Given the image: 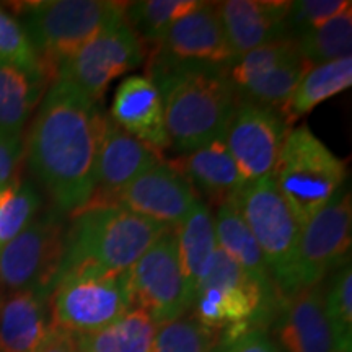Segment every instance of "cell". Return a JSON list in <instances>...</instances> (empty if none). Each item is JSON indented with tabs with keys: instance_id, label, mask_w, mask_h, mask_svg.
I'll return each instance as SVG.
<instances>
[{
	"instance_id": "obj_1",
	"label": "cell",
	"mask_w": 352,
	"mask_h": 352,
	"mask_svg": "<svg viewBox=\"0 0 352 352\" xmlns=\"http://www.w3.org/2000/svg\"><path fill=\"white\" fill-rule=\"evenodd\" d=\"M104 116L98 103L69 82L47 87L23 145L30 170L59 214L90 201Z\"/></svg>"
},
{
	"instance_id": "obj_2",
	"label": "cell",
	"mask_w": 352,
	"mask_h": 352,
	"mask_svg": "<svg viewBox=\"0 0 352 352\" xmlns=\"http://www.w3.org/2000/svg\"><path fill=\"white\" fill-rule=\"evenodd\" d=\"M227 70L151 60L147 77L160 91L170 144L178 152L223 139L236 104Z\"/></svg>"
},
{
	"instance_id": "obj_3",
	"label": "cell",
	"mask_w": 352,
	"mask_h": 352,
	"mask_svg": "<svg viewBox=\"0 0 352 352\" xmlns=\"http://www.w3.org/2000/svg\"><path fill=\"white\" fill-rule=\"evenodd\" d=\"M65 230L59 274L94 271L122 274L158 240L166 228L121 206H87L72 214Z\"/></svg>"
},
{
	"instance_id": "obj_4",
	"label": "cell",
	"mask_w": 352,
	"mask_h": 352,
	"mask_svg": "<svg viewBox=\"0 0 352 352\" xmlns=\"http://www.w3.org/2000/svg\"><path fill=\"white\" fill-rule=\"evenodd\" d=\"M126 3L109 0H43L20 3V23L51 83L59 67L101 30L124 19Z\"/></svg>"
},
{
	"instance_id": "obj_5",
	"label": "cell",
	"mask_w": 352,
	"mask_h": 352,
	"mask_svg": "<svg viewBox=\"0 0 352 352\" xmlns=\"http://www.w3.org/2000/svg\"><path fill=\"white\" fill-rule=\"evenodd\" d=\"M279 296L277 290L261 287L217 246L197 287L192 315L222 336L250 328L267 329Z\"/></svg>"
},
{
	"instance_id": "obj_6",
	"label": "cell",
	"mask_w": 352,
	"mask_h": 352,
	"mask_svg": "<svg viewBox=\"0 0 352 352\" xmlns=\"http://www.w3.org/2000/svg\"><path fill=\"white\" fill-rule=\"evenodd\" d=\"M277 189L300 226L327 208L346 179V164L310 127L289 129L272 173Z\"/></svg>"
},
{
	"instance_id": "obj_7",
	"label": "cell",
	"mask_w": 352,
	"mask_h": 352,
	"mask_svg": "<svg viewBox=\"0 0 352 352\" xmlns=\"http://www.w3.org/2000/svg\"><path fill=\"white\" fill-rule=\"evenodd\" d=\"M132 308L129 271L100 274L67 271L57 276L50 296V324L74 336L108 327Z\"/></svg>"
},
{
	"instance_id": "obj_8",
	"label": "cell",
	"mask_w": 352,
	"mask_h": 352,
	"mask_svg": "<svg viewBox=\"0 0 352 352\" xmlns=\"http://www.w3.org/2000/svg\"><path fill=\"white\" fill-rule=\"evenodd\" d=\"M352 243L351 191L341 188L327 208L302 226L289 270L276 284L280 296L323 283L324 276L349 261Z\"/></svg>"
},
{
	"instance_id": "obj_9",
	"label": "cell",
	"mask_w": 352,
	"mask_h": 352,
	"mask_svg": "<svg viewBox=\"0 0 352 352\" xmlns=\"http://www.w3.org/2000/svg\"><path fill=\"white\" fill-rule=\"evenodd\" d=\"M64 220L57 210L36 219L0 248V297L25 289L52 290L65 246Z\"/></svg>"
},
{
	"instance_id": "obj_10",
	"label": "cell",
	"mask_w": 352,
	"mask_h": 352,
	"mask_svg": "<svg viewBox=\"0 0 352 352\" xmlns=\"http://www.w3.org/2000/svg\"><path fill=\"white\" fill-rule=\"evenodd\" d=\"M230 206L256 240L276 285L289 270L300 239L302 226L296 214L272 178L246 183Z\"/></svg>"
},
{
	"instance_id": "obj_11",
	"label": "cell",
	"mask_w": 352,
	"mask_h": 352,
	"mask_svg": "<svg viewBox=\"0 0 352 352\" xmlns=\"http://www.w3.org/2000/svg\"><path fill=\"white\" fill-rule=\"evenodd\" d=\"M145 59V44L122 19L83 44L59 67L56 80L69 82L98 103L114 78L131 72Z\"/></svg>"
},
{
	"instance_id": "obj_12",
	"label": "cell",
	"mask_w": 352,
	"mask_h": 352,
	"mask_svg": "<svg viewBox=\"0 0 352 352\" xmlns=\"http://www.w3.org/2000/svg\"><path fill=\"white\" fill-rule=\"evenodd\" d=\"M129 290L132 307L142 308L158 324L182 318L191 310L192 297L183 276L173 228H166L131 267Z\"/></svg>"
},
{
	"instance_id": "obj_13",
	"label": "cell",
	"mask_w": 352,
	"mask_h": 352,
	"mask_svg": "<svg viewBox=\"0 0 352 352\" xmlns=\"http://www.w3.org/2000/svg\"><path fill=\"white\" fill-rule=\"evenodd\" d=\"M287 132L274 109L236 100L223 140L246 183L272 178Z\"/></svg>"
},
{
	"instance_id": "obj_14",
	"label": "cell",
	"mask_w": 352,
	"mask_h": 352,
	"mask_svg": "<svg viewBox=\"0 0 352 352\" xmlns=\"http://www.w3.org/2000/svg\"><path fill=\"white\" fill-rule=\"evenodd\" d=\"M151 60L170 65L230 67L235 57L227 44L215 3L201 2L195 10L175 21L155 44Z\"/></svg>"
},
{
	"instance_id": "obj_15",
	"label": "cell",
	"mask_w": 352,
	"mask_h": 352,
	"mask_svg": "<svg viewBox=\"0 0 352 352\" xmlns=\"http://www.w3.org/2000/svg\"><path fill=\"white\" fill-rule=\"evenodd\" d=\"M158 164H162L160 152L132 138L111 118L104 116L96 153L95 189L87 206H114L127 184Z\"/></svg>"
},
{
	"instance_id": "obj_16",
	"label": "cell",
	"mask_w": 352,
	"mask_h": 352,
	"mask_svg": "<svg viewBox=\"0 0 352 352\" xmlns=\"http://www.w3.org/2000/svg\"><path fill=\"white\" fill-rule=\"evenodd\" d=\"M324 285L279 296L270 321L271 340L279 352H336L327 311Z\"/></svg>"
},
{
	"instance_id": "obj_17",
	"label": "cell",
	"mask_w": 352,
	"mask_h": 352,
	"mask_svg": "<svg viewBox=\"0 0 352 352\" xmlns=\"http://www.w3.org/2000/svg\"><path fill=\"white\" fill-rule=\"evenodd\" d=\"M201 202L186 179L162 162L122 189L114 206L151 219L165 227H176Z\"/></svg>"
},
{
	"instance_id": "obj_18",
	"label": "cell",
	"mask_w": 352,
	"mask_h": 352,
	"mask_svg": "<svg viewBox=\"0 0 352 352\" xmlns=\"http://www.w3.org/2000/svg\"><path fill=\"white\" fill-rule=\"evenodd\" d=\"M290 2L279 0H227L215 3L220 25L235 60L285 34Z\"/></svg>"
},
{
	"instance_id": "obj_19",
	"label": "cell",
	"mask_w": 352,
	"mask_h": 352,
	"mask_svg": "<svg viewBox=\"0 0 352 352\" xmlns=\"http://www.w3.org/2000/svg\"><path fill=\"white\" fill-rule=\"evenodd\" d=\"M108 116L132 138L158 152L171 147L162 95L147 76H131L120 83Z\"/></svg>"
},
{
	"instance_id": "obj_20",
	"label": "cell",
	"mask_w": 352,
	"mask_h": 352,
	"mask_svg": "<svg viewBox=\"0 0 352 352\" xmlns=\"http://www.w3.org/2000/svg\"><path fill=\"white\" fill-rule=\"evenodd\" d=\"M168 165L191 184L197 196H204L215 208L232 204L246 184L223 139L183 153Z\"/></svg>"
},
{
	"instance_id": "obj_21",
	"label": "cell",
	"mask_w": 352,
	"mask_h": 352,
	"mask_svg": "<svg viewBox=\"0 0 352 352\" xmlns=\"http://www.w3.org/2000/svg\"><path fill=\"white\" fill-rule=\"evenodd\" d=\"M50 290L0 297V352H34L50 331Z\"/></svg>"
},
{
	"instance_id": "obj_22",
	"label": "cell",
	"mask_w": 352,
	"mask_h": 352,
	"mask_svg": "<svg viewBox=\"0 0 352 352\" xmlns=\"http://www.w3.org/2000/svg\"><path fill=\"white\" fill-rule=\"evenodd\" d=\"M178 243L179 263H182L183 276L186 279L189 294L195 297L202 277L212 261L217 239H215L214 215L206 202H199L195 209L186 215L183 222L173 227ZM192 310V308H191Z\"/></svg>"
},
{
	"instance_id": "obj_23",
	"label": "cell",
	"mask_w": 352,
	"mask_h": 352,
	"mask_svg": "<svg viewBox=\"0 0 352 352\" xmlns=\"http://www.w3.org/2000/svg\"><path fill=\"white\" fill-rule=\"evenodd\" d=\"M50 85L43 74L0 64V132L21 134Z\"/></svg>"
},
{
	"instance_id": "obj_24",
	"label": "cell",
	"mask_w": 352,
	"mask_h": 352,
	"mask_svg": "<svg viewBox=\"0 0 352 352\" xmlns=\"http://www.w3.org/2000/svg\"><path fill=\"white\" fill-rule=\"evenodd\" d=\"M352 85V59H338L333 63L318 64L308 67L296 90L292 91L285 107L280 109V116L285 124H292L305 116L320 103L333 98Z\"/></svg>"
},
{
	"instance_id": "obj_25",
	"label": "cell",
	"mask_w": 352,
	"mask_h": 352,
	"mask_svg": "<svg viewBox=\"0 0 352 352\" xmlns=\"http://www.w3.org/2000/svg\"><path fill=\"white\" fill-rule=\"evenodd\" d=\"M214 227L219 248L261 287L277 290L256 240L233 206L227 204L217 208Z\"/></svg>"
},
{
	"instance_id": "obj_26",
	"label": "cell",
	"mask_w": 352,
	"mask_h": 352,
	"mask_svg": "<svg viewBox=\"0 0 352 352\" xmlns=\"http://www.w3.org/2000/svg\"><path fill=\"white\" fill-rule=\"evenodd\" d=\"M158 323L147 311L132 307L98 331L77 336L85 352H153Z\"/></svg>"
},
{
	"instance_id": "obj_27",
	"label": "cell",
	"mask_w": 352,
	"mask_h": 352,
	"mask_svg": "<svg viewBox=\"0 0 352 352\" xmlns=\"http://www.w3.org/2000/svg\"><path fill=\"white\" fill-rule=\"evenodd\" d=\"M298 51L308 65L333 63L351 57L352 51V7L324 21L296 39Z\"/></svg>"
},
{
	"instance_id": "obj_28",
	"label": "cell",
	"mask_w": 352,
	"mask_h": 352,
	"mask_svg": "<svg viewBox=\"0 0 352 352\" xmlns=\"http://www.w3.org/2000/svg\"><path fill=\"white\" fill-rule=\"evenodd\" d=\"M199 0H144L126 3L124 20L144 44H155L175 21L199 6Z\"/></svg>"
},
{
	"instance_id": "obj_29",
	"label": "cell",
	"mask_w": 352,
	"mask_h": 352,
	"mask_svg": "<svg viewBox=\"0 0 352 352\" xmlns=\"http://www.w3.org/2000/svg\"><path fill=\"white\" fill-rule=\"evenodd\" d=\"M298 59H303V57L298 51L297 43L294 39L284 38L246 52L228 67L227 74L236 95V91H240L241 88H245L256 78L266 76L267 72L280 67V65Z\"/></svg>"
},
{
	"instance_id": "obj_30",
	"label": "cell",
	"mask_w": 352,
	"mask_h": 352,
	"mask_svg": "<svg viewBox=\"0 0 352 352\" xmlns=\"http://www.w3.org/2000/svg\"><path fill=\"white\" fill-rule=\"evenodd\" d=\"M324 311L331 327L336 352H351L352 346V270L347 261L334 271L323 292Z\"/></svg>"
},
{
	"instance_id": "obj_31",
	"label": "cell",
	"mask_w": 352,
	"mask_h": 352,
	"mask_svg": "<svg viewBox=\"0 0 352 352\" xmlns=\"http://www.w3.org/2000/svg\"><path fill=\"white\" fill-rule=\"evenodd\" d=\"M41 196L30 182H15L0 189V248L36 219Z\"/></svg>"
},
{
	"instance_id": "obj_32",
	"label": "cell",
	"mask_w": 352,
	"mask_h": 352,
	"mask_svg": "<svg viewBox=\"0 0 352 352\" xmlns=\"http://www.w3.org/2000/svg\"><path fill=\"white\" fill-rule=\"evenodd\" d=\"M220 333L206 328L195 318H182L158 324L153 352H217Z\"/></svg>"
},
{
	"instance_id": "obj_33",
	"label": "cell",
	"mask_w": 352,
	"mask_h": 352,
	"mask_svg": "<svg viewBox=\"0 0 352 352\" xmlns=\"http://www.w3.org/2000/svg\"><path fill=\"white\" fill-rule=\"evenodd\" d=\"M0 64H8L44 76L36 51L20 20H16V16L10 15L2 7H0Z\"/></svg>"
},
{
	"instance_id": "obj_34",
	"label": "cell",
	"mask_w": 352,
	"mask_h": 352,
	"mask_svg": "<svg viewBox=\"0 0 352 352\" xmlns=\"http://www.w3.org/2000/svg\"><path fill=\"white\" fill-rule=\"evenodd\" d=\"M352 7L349 0H296L285 16V34L296 41L302 34L318 28L338 13Z\"/></svg>"
},
{
	"instance_id": "obj_35",
	"label": "cell",
	"mask_w": 352,
	"mask_h": 352,
	"mask_svg": "<svg viewBox=\"0 0 352 352\" xmlns=\"http://www.w3.org/2000/svg\"><path fill=\"white\" fill-rule=\"evenodd\" d=\"M217 352H279L264 328L245 329L235 336L220 334Z\"/></svg>"
},
{
	"instance_id": "obj_36",
	"label": "cell",
	"mask_w": 352,
	"mask_h": 352,
	"mask_svg": "<svg viewBox=\"0 0 352 352\" xmlns=\"http://www.w3.org/2000/svg\"><path fill=\"white\" fill-rule=\"evenodd\" d=\"M23 153L21 134H3V132H0V189L19 179L16 171H19Z\"/></svg>"
},
{
	"instance_id": "obj_37",
	"label": "cell",
	"mask_w": 352,
	"mask_h": 352,
	"mask_svg": "<svg viewBox=\"0 0 352 352\" xmlns=\"http://www.w3.org/2000/svg\"><path fill=\"white\" fill-rule=\"evenodd\" d=\"M34 352H80L77 336L50 327L46 338Z\"/></svg>"
},
{
	"instance_id": "obj_38",
	"label": "cell",
	"mask_w": 352,
	"mask_h": 352,
	"mask_svg": "<svg viewBox=\"0 0 352 352\" xmlns=\"http://www.w3.org/2000/svg\"><path fill=\"white\" fill-rule=\"evenodd\" d=\"M80 352H85V351H80Z\"/></svg>"
}]
</instances>
